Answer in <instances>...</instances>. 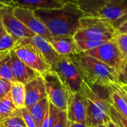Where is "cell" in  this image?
I'll return each instance as SVG.
<instances>
[{"instance_id": "1", "label": "cell", "mask_w": 127, "mask_h": 127, "mask_svg": "<svg viewBox=\"0 0 127 127\" xmlns=\"http://www.w3.org/2000/svg\"><path fill=\"white\" fill-rule=\"evenodd\" d=\"M34 13L44 23L53 36H74L80 26V19L85 14L77 4L68 2L62 7L36 10Z\"/></svg>"}, {"instance_id": "2", "label": "cell", "mask_w": 127, "mask_h": 127, "mask_svg": "<svg viewBox=\"0 0 127 127\" xmlns=\"http://www.w3.org/2000/svg\"><path fill=\"white\" fill-rule=\"evenodd\" d=\"M83 81L93 89L99 86L106 89L111 83H119V72L95 57L83 52L73 54Z\"/></svg>"}, {"instance_id": "3", "label": "cell", "mask_w": 127, "mask_h": 127, "mask_svg": "<svg viewBox=\"0 0 127 127\" xmlns=\"http://www.w3.org/2000/svg\"><path fill=\"white\" fill-rule=\"evenodd\" d=\"M116 29L105 18L101 16H83L80 26L74 36L75 41L86 39L109 41L115 37Z\"/></svg>"}, {"instance_id": "4", "label": "cell", "mask_w": 127, "mask_h": 127, "mask_svg": "<svg viewBox=\"0 0 127 127\" xmlns=\"http://www.w3.org/2000/svg\"><path fill=\"white\" fill-rule=\"evenodd\" d=\"M51 70L58 74L67 88L68 93H74L81 90L83 80L74 60L73 54L60 56L57 63L51 68Z\"/></svg>"}, {"instance_id": "5", "label": "cell", "mask_w": 127, "mask_h": 127, "mask_svg": "<svg viewBox=\"0 0 127 127\" xmlns=\"http://www.w3.org/2000/svg\"><path fill=\"white\" fill-rule=\"evenodd\" d=\"M18 57L40 75H44L51 70L40 51L31 42V38L18 40L13 49Z\"/></svg>"}, {"instance_id": "6", "label": "cell", "mask_w": 127, "mask_h": 127, "mask_svg": "<svg viewBox=\"0 0 127 127\" xmlns=\"http://www.w3.org/2000/svg\"><path fill=\"white\" fill-rule=\"evenodd\" d=\"M42 77L49 101L60 111H66L69 93L58 74L51 69Z\"/></svg>"}, {"instance_id": "7", "label": "cell", "mask_w": 127, "mask_h": 127, "mask_svg": "<svg viewBox=\"0 0 127 127\" xmlns=\"http://www.w3.org/2000/svg\"><path fill=\"white\" fill-rule=\"evenodd\" d=\"M83 53L96 58L109 66L116 69L118 72L126 61V59L118 46L115 37L95 49Z\"/></svg>"}, {"instance_id": "8", "label": "cell", "mask_w": 127, "mask_h": 127, "mask_svg": "<svg viewBox=\"0 0 127 127\" xmlns=\"http://www.w3.org/2000/svg\"><path fill=\"white\" fill-rule=\"evenodd\" d=\"M13 9L9 6L0 5V19L5 31L17 41L36 35L14 16Z\"/></svg>"}, {"instance_id": "9", "label": "cell", "mask_w": 127, "mask_h": 127, "mask_svg": "<svg viewBox=\"0 0 127 127\" xmlns=\"http://www.w3.org/2000/svg\"><path fill=\"white\" fill-rule=\"evenodd\" d=\"M13 11L14 16L35 34L41 36L48 41L53 38V35L44 23L36 16L33 10L16 7L13 9Z\"/></svg>"}, {"instance_id": "10", "label": "cell", "mask_w": 127, "mask_h": 127, "mask_svg": "<svg viewBox=\"0 0 127 127\" xmlns=\"http://www.w3.org/2000/svg\"><path fill=\"white\" fill-rule=\"evenodd\" d=\"M87 111V98L82 89L74 93H69L67 118L71 123H77L86 125V116Z\"/></svg>"}, {"instance_id": "11", "label": "cell", "mask_w": 127, "mask_h": 127, "mask_svg": "<svg viewBox=\"0 0 127 127\" xmlns=\"http://www.w3.org/2000/svg\"><path fill=\"white\" fill-rule=\"evenodd\" d=\"M98 16L106 19L117 31L127 22V0H110Z\"/></svg>"}, {"instance_id": "12", "label": "cell", "mask_w": 127, "mask_h": 127, "mask_svg": "<svg viewBox=\"0 0 127 127\" xmlns=\"http://www.w3.org/2000/svg\"><path fill=\"white\" fill-rule=\"evenodd\" d=\"M25 107L29 109L41 100L47 97V92L44 78L39 75L25 85Z\"/></svg>"}, {"instance_id": "13", "label": "cell", "mask_w": 127, "mask_h": 127, "mask_svg": "<svg viewBox=\"0 0 127 127\" xmlns=\"http://www.w3.org/2000/svg\"><path fill=\"white\" fill-rule=\"evenodd\" d=\"M10 54L11 57L13 74L16 82L25 85L33 79L40 75L38 72L22 61L13 50L10 51Z\"/></svg>"}, {"instance_id": "14", "label": "cell", "mask_w": 127, "mask_h": 127, "mask_svg": "<svg viewBox=\"0 0 127 127\" xmlns=\"http://www.w3.org/2000/svg\"><path fill=\"white\" fill-rule=\"evenodd\" d=\"M31 42L40 51L45 62L51 69L59 60L60 55L54 50L51 42L41 36L34 35L31 38Z\"/></svg>"}, {"instance_id": "15", "label": "cell", "mask_w": 127, "mask_h": 127, "mask_svg": "<svg viewBox=\"0 0 127 127\" xmlns=\"http://www.w3.org/2000/svg\"><path fill=\"white\" fill-rule=\"evenodd\" d=\"M63 4L56 1L55 0H15L6 6H9L12 8L19 7L25 9L31 10H36L39 9H56L60 8Z\"/></svg>"}, {"instance_id": "16", "label": "cell", "mask_w": 127, "mask_h": 127, "mask_svg": "<svg viewBox=\"0 0 127 127\" xmlns=\"http://www.w3.org/2000/svg\"><path fill=\"white\" fill-rule=\"evenodd\" d=\"M54 50L60 56H68L78 54L76 42L74 36H53L49 41Z\"/></svg>"}, {"instance_id": "17", "label": "cell", "mask_w": 127, "mask_h": 127, "mask_svg": "<svg viewBox=\"0 0 127 127\" xmlns=\"http://www.w3.org/2000/svg\"><path fill=\"white\" fill-rule=\"evenodd\" d=\"M109 121H111V118L107 114L87 99V111L86 116V127H95L101 124H106Z\"/></svg>"}, {"instance_id": "18", "label": "cell", "mask_w": 127, "mask_h": 127, "mask_svg": "<svg viewBox=\"0 0 127 127\" xmlns=\"http://www.w3.org/2000/svg\"><path fill=\"white\" fill-rule=\"evenodd\" d=\"M110 0H77V5L85 16H98Z\"/></svg>"}, {"instance_id": "19", "label": "cell", "mask_w": 127, "mask_h": 127, "mask_svg": "<svg viewBox=\"0 0 127 127\" xmlns=\"http://www.w3.org/2000/svg\"><path fill=\"white\" fill-rule=\"evenodd\" d=\"M81 89L83 92V93L86 95L87 99L91 100L93 103H95L97 107H99L102 111H103L109 116L110 115L109 102L107 100H104V99L101 98L97 95V93H96L94 91V89L92 87H90L87 83H86L84 81L82 83Z\"/></svg>"}, {"instance_id": "20", "label": "cell", "mask_w": 127, "mask_h": 127, "mask_svg": "<svg viewBox=\"0 0 127 127\" xmlns=\"http://www.w3.org/2000/svg\"><path fill=\"white\" fill-rule=\"evenodd\" d=\"M19 114H22L21 109L15 106L10 92L5 97L0 100V123Z\"/></svg>"}, {"instance_id": "21", "label": "cell", "mask_w": 127, "mask_h": 127, "mask_svg": "<svg viewBox=\"0 0 127 127\" xmlns=\"http://www.w3.org/2000/svg\"><path fill=\"white\" fill-rule=\"evenodd\" d=\"M48 106L49 100L47 97L36 103L28 109L34 121L36 122L37 127H42L47 110L48 109Z\"/></svg>"}, {"instance_id": "22", "label": "cell", "mask_w": 127, "mask_h": 127, "mask_svg": "<svg viewBox=\"0 0 127 127\" xmlns=\"http://www.w3.org/2000/svg\"><path fill=\"white\" fill-rule=\"evenodd\" d=\"M10 94L16 108L22 109L25 107V90L24 84L19 82L12 83Z\"/></svg>"}, {"instance_id": "23", "label": "cell", "mask_w": 127, "mask_h": 127, "mask_svg": "<svg viewBox=\"0 0 127 127\" xmlns=\"http://www.w3.org/2000/svg\"><path fill=\"white\" fill-rule=\"evenodd\" d=\"M0 79L8 80L11 83L16 82L13 74L10 52L0 55Z\"/></svg>"}, {"instance_id": "24", "label": "cell", "mask_w": 127, "mask_h": 127, "mask_svg": "<svg viewBox=\"0 0 127 127\" xmlns=\"http://www.w3.org/2000/svg\"><path fill=\"white\" fill-rule=\"evenodd\" d=\"M60 110L49 101L48 109L44 118L42 127H53L59 120Z\"/></svg>"}, {"instance_id": "25", "label": "cell", "mask_w": 127, "mask_h": 127, "mask_svg": "<svg viewBox=\"0 0 127 127\" xmlns=\"http://www.w3.org/2000/svg\"><path fill=\"white\" fill-rule=\"evenodd\" d=\"M17 40L5 31L0 36V54H4L9 53L14 48Z\"/></svg>"}, {"instance_id": "26", "label": "cell", "mask_w": 127, "mask_h": 127, "mask_svg": "<svg viewBox=\"0 0 127 127\" xmlns=\"http://www.w3.org/2000/svg\"><path fill=\"white\" fill-rule=\"evenodd\" d=\"M78 53L80 52H86L92 49H95L107 41L103 40H92V39H86V40H81V41H75Z\"/></svg>"}, {"instance_id": "27", "label": "cell", "mask_w": 127, "mask_h": 127, "mask_svg": "<svg viewBox=\"0 0 127 127\" xmlns=\"http://www.w3.org/2000/svg\"><path fill=\"white\" fill-rule=\"evenodd\" d=\"M109 111L111 120L119 127H127V118L119 113L109 103Z\"/></svg>"}, {"instance_id": "28", "label": "cell", "mask_w": 127, "mask_h": 127, "mask_svg": "<svg viewBox=\"0 0 127 127\" xmlns=\"http://www.w3.org/2000/svg\"><path fill=\"white\" fill-rule=\"evenodd\" d=\"M0 126L1 127H28L22 118V114L9 118L0 123Z\"/></svg>"}, {"instance_id": "29", "label": "cell", "mask_w": 127, "mask_h": 127, "mask_svg": "<svg viewBox=\"0 0 127 127\" xmlns=\"http://www.w3.org/2000/svg\"><path fill=\"white\" fill-rule=\"evenodd\" d=\"M115 39L120 51L126 60H127V33H117Z\"/></svg>"}, {"instance_id": "30", "label": "cell", "mask_w": 127, "mask_h": 127, "mask_svg": "<svg viewBox=\"0 0 127 127\" xmlns=\"http://www.w3.org/2000/svg\"><path fill=\"white\" fill-rule=\"evenodd\" d=\"M11 85V82L6 80L0 79V100L5 97L10 92Z\"/></svg>"}, {"instance_id": "31", "label": "cell", "mask_w": 127, "mask_h": 127, "mask_svg": "<svg viewBox=\"0 0 127 127\" xmlns=\"http://www.w3.org/2000/svg\"><path fill=\"white\" fill-rule=\"evenodd\" d=\"M22 111V118L25 123V124L27 125L28 127H37L36 126V122L34 121L32 115H31L29 110L26 108V107H24L23 109H21Z\"/></svg>"}, {"instance_id": "32", "label": "cell", "mask_w": 127, "mask_h": 127, "mask_svg": "<svg viewBox=\"0 0 127 127\" xmlns=\"http://www.w3.org/2000/svg\"><path fill=\"white\" fill-rule=\"evenodd\" d=\"M71 123L67 118V112L66 111H61L59 117L58 121L53 127H69Z\"/></svg>"}, {"instance_id": "33", "label": "cell", "mask_w": 127, "mask_h": 127, "mask_svg": "<svg viewBox=\"0 0 127 127\" xmlns=\"http://www.w3.org/2000/svg\"><path fill=\"white\" fill-rule=\"evenodd\" d=\"M119 83H127V60L125 61L121 70L119 71Z\"/></svg>"}, {"instance_id": "34", "label": "cell", "mask_w": 127, "mask_h": 127, "mask_svg": "<svg viewBox=\"0 0 127 127\" xmlns=\"http://www.w3.org/2000/svg\"><path fill=\"white\" fill-rule=\"evenodd\" d=\"M109 86L113 88L115 91H117L118 92V94L122 97V98L124 100V101L126 102L127 104V92L121 86V85L119 84V83H111ZM108 87V86H107Z\"/></svg>"}, {"instance_id": "35", "label": "cell", "mask_w": 127, "mask_h": 127, "mask_svg": "<svg viewBox=\"0 0 127 127\" xmlns=\"http://www.w3.org/2000/svg\"><path fill=\"white\" fill-rule=\"evenodd\" d=\"M117 33H127V22H126L124 25H122L120 28L117 29Z\"/></svg>"}, {"instance_id": "36", "label": "cell", "mask_w": 127, "mask_h": 127, "mask_svg": "<svg viewBox=\"0 0 127 127\" xmlns=\"http://www.w3.org/2000/svg\"><path fill=\"white\" fill-rule=\"evenodd\" d=\"M55 1L59 2V3H60V4H64L68 3V2L77 4V0H55Z\"/></svg>"}, {"instance_id": "37", "label": "cell", "mask_w": 127, "mask_h": 127, "mask_svg": "<svg viewBox=\"0 0 127 127\" xmlns=\"http://www.w3.org/2000/svg\"><path fill=\"white\" fill-rule=\"evenodd\" d=\"M69 127H88L85 124H77V123H71V125Z\"/></svg>"}, {"instance_id": "38", "label": "cell", "mask_w": 127, "mask_h": 127, "mask_svg": "<svg viewBox=\"0 0 127 127\" xmlns=\"http://www.w3.org/2000/svg\"><path fill=\"white\" fill-rule=\"evenodd\" d=\"M106 125L107 126V127H119L116 124H115L112 120L111 121H109L108 123H106Z\"/></svg>"}, {"instance_id": "39", "label": "cell", "mask_w": 127, "mask_h": 127, "mask_svg": "<svg viewBox=\"0 0 127 127\" xmlns=\"http://www.w3.org/2000/svg\"><path fill=\"white\" fill-rule=\"evenodd\" d=\"M15 0H0V5H7Z\"/></svg>"}, {"instance_id": "40", "label": "cell", "mask_w": 127, "mask_h": 127, "mask_svg": "<svg viewBox=\"0 0 127 127\" xmlns=\"http://www.w3.org/2000/svg\"><path fill=\"white\" fill-rule=\"evenodd\" d=\"M5 31H5L4 28V26H3V25H2V22H1V19H0V36H1Z\"/></svg>"}, {"instance_id": "41", "label": "cell", "mask_w": 127, "mask_h": 127, "mask_svg": "<svg viewBox=\"0 0 127 127\" xmlns=\"http://www.w3.org/2000/svg\"><path fill=\"white\" fill-rule=\"evenodd\" d=\"M120 85H121V86L127 92V85H126V84H123V83H119Z\"/></svg>"}, {"instance_id": "42", "label": "cell", "mask_w": 127, "mask_h": 127, "mask_svg": "<svg viewBox=\"0 0 127 127\" xmlns=\"http://www.w3.org/2000/svg\"><path fill=\"white\" fill-rule=\"evenodd\" d=\"M95 127H107V126L106 124H101V125H98V126Z\"/></svg>"}, {"instance_id": "43", "label": "cell", "mask_w": 127, "mask_h": 127, "mask_svg": "<svg viewBox=\"0 0 127 127\" xmlns=\"http://www.w3.org/2000/svg\"><path fill=\"white\" fill-rule=\"evenodd\" d=\"M0 127H1V126H0Z\"/></svg>"}, {"instance_id": "44", "label": "cell", "mask_w": 127, "mask_h": 127, "mask_svg": "<svg viewBox=\"0 0 127 127\" xmlns=\"http://www.w3.org/2000/svg\"><path fill=\"white\" fill-rule=\"evenodd\" d=\"M126 85H127V84H126Z\"/></svg>"}, {"instance_id": "45", "label": "cell", "mask_w": 127, "mask_h": 127, "mask_svg": "<svg viewBox=\"0 0 127 127\" xmlns=\"http://www.w3.org/2000/svg\"><path fill=\"white\" fill-rule=\"evenodd\" d=\"M0 55H1V54H0Z\"/></svg>"}]
</instances>
